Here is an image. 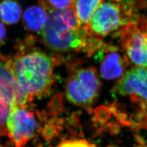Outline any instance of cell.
I'll return each mask as SVG.
<instances>
[{
	"instance_id": "cell-1",
	"label": "cell",
	"mask_w": 147,
	"mask_h": 147,
	"mask_svg": "<svg viewBox=\"0 0 147 147\" xmlns=\"http://www.w3.org/2000/svg\"><path fill=\"white\" fill-rule=\"evenodd\" d=\"M47 21L40 33L42 43L57 53L83 51L94 53L104 45L87 26H82L73 8L47 11Z\"/></svg>"
},
{
	"instance_id": "cell-2",
	"label": "cell",
	"mask_w": 147,
	"mask_h": 147,
	"mask_svg": "<svg viewBox=\"0 0 147 147\" xmlns=\"http://www.w3.org/2000/svg\"><path fill=\"white\" fill-rule=\"evenodd\" d=\"M55 58L41 50L22 45L8 67L16 83L32 99L47 94L53 82Z\"/></svg>"
},
{
	"instance_id": "cell-3",
	"label": "cell",
	"mask_w": 147,
	"mask_h": 147,
	"mask_svg": "<svg viewBox=\"0 0 147 147\" xmlns=\"http://www.w3.org/2000/svg\"><path fill=\"white\" fill-rule=\"evenodd\" d=\"M146 5L147 0H106L91 16L87 28L94 37L102 40L135 20L137 11Z\"/></svg>"
},
{
	"instance_id": "cell-4",
	"label": "cell",
	"mask_w": 147,
	"mask_h": 147,
	"mask_svg": "<svg viewBox=\"0 0 147 147\" xmlns=\"http://www.w3.org/2000/svg\"><path fill=\"white\" fill-rule=\"evenodd\" d=\"M29 106L30 103L11 104L7 121V136L14 147H25L39 129L37 113Z\"/></svg>"
},
{
	"instance_id": "cell-5",
	"label": "cell",
	"mask_w": 147,
	"mask_h": 147,
	"mask_svg": "<svg viewBox=\"0 0 147 147\" xmlns=\"http://www.w3.org/2000/svg\"><path fill=\"white\" fill-rule=\"evenodd\" d=\"M100 81L93 68L79 69L72 74L66 84V95L71 103L79 106L91 105L99 94Z\"/></svg>"
},
{
	"instance_id": "cell-6",
	"label": "cell",
	"mask_w": 147,
	"mask_h": 147,
	"mask_svg": "<svg viewBox=\"0 0 147 147\" xmlns=\"http://www.w3.org/2000/svg\"><path fill=\"white\" fill-rule=\"evenodd\" d=\"M114 93L131 102L147 123V68L139 67L128 71L118 81Z\"/></svg>"
},
{
	"instance_id": "cell-7",
	"label": "cell",
	"mask_w": 147,
	"mask_h": 147,
	"mask_svg": "<svg viewBox=\"0 0 147 147\" xmlns=\"http://www.w3.org/2000/svg\"><path fill=\"white\" fill-rule=\"evenodd\" d=\"M118 34L129 59L136 65L147 68V17L138 16Z\"/></svg>"
},
{
	"instance_id": "cell-8",
	"label": "cell",
	"mask_w": 147,
	"mask_h": 147,
	"mask_svg": "<svg viewBox=\"0 0 147 147\" xmlns=\"http://www.w3.org/2000/svg\"><path fill=\"white\" fill-rule=\"evenodd\" d=\"M7 58L0 55V92L11 104L29 103L32 99L16 83L9 68Z\"/></svg>"
},
{
	"instance_id": "cell-9",
	"label": "cell",
	"mask_w": 147,
	"mask_h": 147,
	"mask_svg": "<svg viewBox=\"0 0 147 147\" xmlns=\"http://www.w3.org/2000/svg\"><path fill=\"white\" fill-rule=\"evenodd\" d=\"M105 55L101 63L100 73L104 79L111 80L117 79L121 76L125 68L126 61L121 55L115 51V49L109 46L103 49Z\"/></svg>"
},
{
	"instance_id": "cell-10",
	"label": "cell",
	"mask_w": 147,
	"mask_h": 147,
	"mask_svg": "<svg viewBox=\"0 0 147 147\" xmlns=\"http://www.w3.org/2000/svg\"><path fill=\"white\" fill-rule=\"evenodd\" d=\"M48 18L47 11L40 5L27 8L22 16L23 25L27 31L40 33Z\"/></svg>"
},
{
	"instance_id": "cell-11",
	"label": "cell",
	"mask_w": 147,
	"mask_h": 147,
	"mask_svg": "<svg viewBox=\"0 0 147 147\" xmlns=\"http://www.w3.org/2000/svg\"><path fill=\"white\" fill-rule=\"evenodd\" d=\"M104 0H74L73 9L82 26H87L95 11Z\"/></svg>"
},
{
	"instance_id": "cell-12",
	"label": "cell",
	"mask_w": 147,
	"mask_h": 147,
	"mask_svg": "<svg viewBox=\"0 0 147 147\" xmlns=\"http://www.w3.org/2000/svg\"><path fill=\"white\" fill-rule=\"evenodd\" d=\"M22 9L17 0L0 1V21L6 25H14L20 20Z\"/></svg>"
},
{
	"instance_id": "cell-13",
	"label": "cell",
	"mask_w": 147,
	"mask_h": 147,
	"mask_svg": "<svg viewBox=\"0 0 147 147\" xmlns=\"http://www.w3.org/2000/svg\"><path fill=\"white\" fill-rule=\"evenodd\" d=\"M11 110V103L0 92V138L8 135L7 121Z\"/></svg>"
},
{
	"instance_id": "cell-14",
	"label": "cell",
	"mask_w": 147,
	"mask_h": 147,
	"mask_svg": "<svg viewBox=\"0 0 147 147\" xmlns=\"http://www.w3.org/2000/svg\"><path fill=\"white\" fill-rule=\"evenodd\" d=\"M39 5L47 11L73 8L74 0H38Z\"/></svg>"
},
{
	"instance_id": "cell-15",
	"label": "cell",
	"mask_w": 147,
	"mask_h": 147,
	"mask_svg": "<svg viewBox=\"0 0 147 147\" xmlns=\"http://www.w3.org/2000/svg\"><path fill=\"white\" fill-rule=\"evenodd\" d=\"M56 147H95L84 140H65L62 141Z\"/></svg>"
},
{
	"instance_id": "cell-16",
	"label": "cell",
	"mask_w": 147,
	"mask_h": 147,
	"mask_svg": "<svg viewBox=\"0 0 147 147\" xmlns=\"http://www.w3.org/2000/svg\"><path fill=\"white\" fill-rule=\"evenodd\" d=\"M7 36V30L5 25L0 21V44L5 42Z\"/></svg>"
},
{
	"instance_id": "cell-17",
	"label": "cell",
	"mask_w": 147,
	"mask_h": 147,
	"mask_svg": "<svg viewBox=\"0 0 147 147\" xmlns=\"http://www.w3.org/2000/svg\"><path fill=\"white\" fill-rule=\"evenodd\" d=\"M0 1H1V0H0Z\"/></svg>"
}]
</instances>
